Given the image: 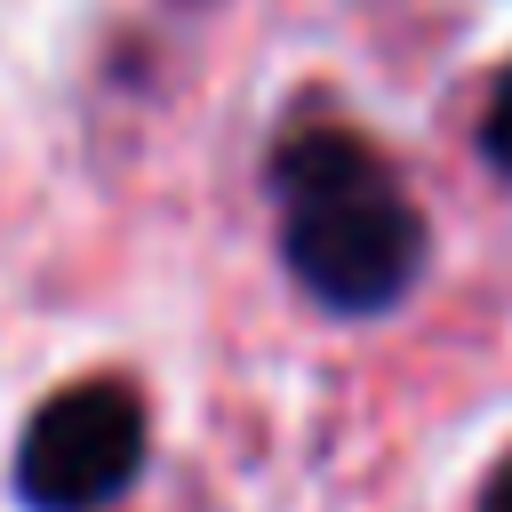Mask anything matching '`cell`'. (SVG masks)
Segmentation results:
<instances>
[{
    "label": "cell",
    "mask_w": 512,
    "mask_h": 512,
    "mask_svg": "<svg viewBox=\"0 0 512 512\" xmlns=\"http://www.w3.org/2000/svg\"><path fill=\"white\" fill-rule=\"evenodd\" d=\"M144 472V400L120 376H80L48 392L16 440L24 512H104Z\"/></svg>",
    "instance_id": "7a4b0ae2"
},
{
    "label": "cell",
    "mask_w": 512,
    "mask_h": 512,
    "mask_svg": "<svg viewBox=\"0 0 512 512\" xmlns=\"http://www.w3.org/2000/svg\"><path fill=\"white\" fill-rule=\"evenodd\" d=\"M480 512H512V456L488 472V488H480Z\"/></svg>",
    "instance_id": "277c9868"
},
{
    "label": "cell",
    "mask_w": 512,
    "mask_h": 512,
    "mask_svg": "<svg viewBox=\"0 0 512 512\" xmlns=\"http://www.w3.org/2000/svg\"><path fill=\"white\" fill-rule=\"evenodd\" d=\"M280 256L296 288L336 320H384L432 264V224L400 168L352 128H296L272 152Z\"/></svg>",
    "instance_id": "6da1fadb"
},
{
    "label": "cell",
    "mask_w": 512,
    "mask_h": 512,
    "mask_svg": "<svg viewBox=\"0 0 512 512\" xmlns=\"http://www.w3.org/2000/svg\"><path fill=\"white\" fill-rule=\"evenodd\" d=\"M480 160L512 184V64L496 72V88H488V112H480Z\"/></svg>",
    "instance_id": "3957f363"
}]
</instances>
